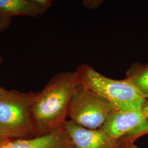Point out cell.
<instances>
[{
	"mask_svg": "<svg viewBox=\"0 0 148 148\" xmlns=\"http://www.w3.org/2000/svg\"><path fill=\"white\" fill-rule=\"evenodd\" d=\"M79 85L75 71L63 72L53 76L41 91L35 93L32 104L35 137L64 127Z\"/></svg>",
	"mask_w": 148,
	"mask_h": 148,
	"instance_id": "cell-1",
	"label": "cell"
},
{
	"mask_svg": "<svg viewBox=\"0 0 148 148\" xmlns=\"http://www.w3.org/2000/svg\"><path fill=\"white\" fill-rule=\"evenodd\" d=\"M80 86L109 102L119 111H125L142 106L146 99L127 79L108 78L87 64L75 71Z\"/></svg>",
	"mask_w": 148,
	"mask_h": 148,
	"instance_id": "cell-2",
	"label": "cell"
},
{
	"mask_svg": "<svg viewBox=\"0 0 148 148\" xmlns=\"http://www.w3.org/2000/svg\"><path fill=\"white\" fill-rule=\"evenodd\" d=\"M35 93L0 87V136L7 140L35 137L32 104Z\"/></svg>",
	"mask_w": 148,
	"mask_h": 148,
	"instance_id": "cell-3",
	"label": "cell"
},
{
	"mask_svg": "<svg viewBox=\"0 0 148 148\" xmlns=\"http://www.w3.org/2000/svg\"><path fill=\"white\" fill-rule=\"evenodd\" d=\"M115 111L109 102L79 85L72 99L69 116L81 127L98 130Z\"/></svg>",
	"mask_w": 148,
	"mask_h": 148,
	"instance_id": "cell-4",
	"label": "cell"
},
{
	"mask_svg": "<svg viewBox=\"0 0 148 148\" xmlns=\"http://www.w3.org/2000/svg\"><path fill=\"white\" fill-rule=\"evenodd\" d=\"M64 128L68 133L74 148H130L133 145L123 138L112 137L101 129L86 128L71 120L65 122Z\"/></svg>",
	"mask_w": 148,
	"mask_h": 148,
	"instance_id": "cell-5",
	"label": "cell"
},
{
	"mask_svg": "<svg viewBox=\"0 0 148 148\" xmlns=\"http://www.w3.org/2000/svg\"><path fill=\"white\" fill-rule=\"evenodd\" d=\"M148 121V99L142 106L127 111H115L101 129L115 139H121Z\"/></svg>",
	"mask_w": 148,
	"mask_h": 148,
	"instance_id": "cell-6",
	"label": "cell"
},
{
	"mask_svg": "<svg viewBox=\"0 0 148 148\" xmlns=\"http://www.w3.org/2000/svg\"><path fill=\"white\" fill-rule=\"evenodd\" d=\"M0 148H74V147L63 127L41 136L9 140Z\"/></svg>",
	"mask_w": 148,
	"mask_h": 148,
	"instance_id": "cell-7",
	"label": "cell"
},
{
	"mask_svg": "<svg viewBox=\"0 0 148 148\" xmlns=\"http://www.w3.org/2000/svg\"><path fill=\"white\" fill-rule=\"evenodd\" d=\"M52 2L51 0H0V14L10 17L42 16Z\"/></svg>",
	"mask_w": 148,
	"mask_h": 148,
	"instance_id": "cell-8",
	"label": "cell"
},
{
	"mask_svg": "<svg viewBox=\"0 0 148 148\" xmlns=\"http://www.w3.org/2000/svg\"><path fill=\"white\" fill-rule=\"evenodd\" d=\"M143 97L148 99V63L133 64L126 73V77Z\"/></svg>",
	"mask_w": 148,
	"mask_h": 148,
	"instance_id": "cell-9",
	"label": "cell"
},
{
	"mask_svg": "<svg viewBox=\"0 0 148 148\" xmlns=\"http://www.w3.org/2000/svg\"><path fill=\"white\" fill-rule=\"evenodd\" d=\"M11 24V17L0 14V32L7 30Z\"/></svg>",
	"mask_w": 148,
	"mask_h": 148,
	"instance_id": "cell-10",
	"label": "cell"
},
{
	"mask_svg": "<svg viewBox=\"0 0 148 148\" xmlns=\"http://www.w3.org/2000/svg\"><path fill=\"white\" fill-rule=\"evenodd\" d=\"M102 3L101 1H85L84 4L86 7L89 8H97Z\"/></svg>",
	"mask_w": 148,
	"mask_h": 148,
	"instance_id": "cell-11",
	"label": "cell"
},
{
	"mask_svg": "<svg viewBox=\"0 0 148 148\" xmlns=\"http://www.w3.org/2000/svg\"><path fill=\"white\" fill-rule=\"evenodd\" d=\"M10 140H7V139H5V138L2 137L0 136V147L3 145V144H5V143H7V142H8Z\"/></svg>",
	"mask_w": 148,
	"mask_h": 148,
	"instance_id": "cell-12",
	"label": "cell"
},
{
	"mask_svg": "<svg viewBox=\"0 0 148 148\" xmlns=\"http://www.w3.org/2000/svg\"><path fill=\"white\" fill-rule=\"evenodd\" d=\"M130 148H137V147H136V146H134V145H132V146L130 147Z\"/></svg>",
	"mask_w": 148,
	"mask_h": 148,
	"instance_id": "cell-13",
	"label": "cell"
},
{
	"mask_svg": "<svg viewBox=\"0 0 148 148\" xmlns=\"http://www.w3.org/2000/svg\"><path fill=\"white\" fill-rule=\"evenodd\" d=\"M1 62H2V57H1V56L0 54V64L1 63Z\"/></svg>",
	"mask_w": 148,
	"mask_h": 148,
	"instance_id": "cell-14",
	"label": "cell"
}]
</instances>
